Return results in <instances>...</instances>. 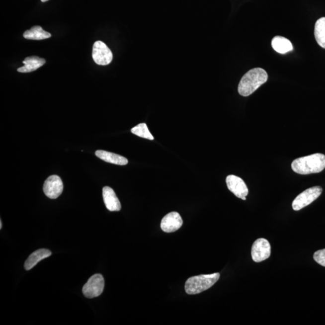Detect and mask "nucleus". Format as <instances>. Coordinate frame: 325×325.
I'll use <instances>...</instances> for the list:
<instances>
[{
    "instance_id": "obj_16",
    "label": "nucleus",
    "mask_w": 325,
    "mask_h": 325,
    "mask_svg": "<svg viewBox=\"0 0 325 325\" xmlns=\"http://www.w3.org/2000/svg\"><path fill=\"white\" fill-rule=\"evenodd\" d=\"M51 35L47 31L43 30L41 27L34 26L30 30L25 31L24 38L30 40H43L51 38Z\"/></svg>"
},
{
    "instance_id": "obj_12",
    "label": "nucleus",
    "mask_w": 325,
    "mask_h": 325,
    "mask_svg": "<svg viewBox=\"0 0 325 325\" xmlns=\"http://www.w3.org/2000/svg\"><path fill=\"white\" fill-rule=\"evenodd\" d=\"M50 250L46 249H40L31 253L25 261L24 267L25 270H30L35 267L39 261L51 255Z\"/></svg>"
},
{
    "instance_id": "obj_10",
    "label": "nucleus",
    "mask_w": 325,
    "mask_h": 325,
    "mask_svg": "<svg viewBox=\"0 0 325 325\" xmlns=\"http://www.w3.org/2000/svg\"><path fill=\"white\" fill-rule=\"evenodd\" d=\"M182 219L180 215L177 212H173L168 213L162 219L161 229L165 233H173L178 230L182 227Z\"/></svg>"
},
{
    "instance_id": "obj_14",
    "label": "nucleus",
    "mask_w": 325,
    "mask_h": 325,
    "mask_svg": "<svg viewBox=\"0 0 325 325\" xmlns=\"http://www.w3.org/2000/svg\"><path fill=\"white\" fill-rule=\"evenodd\" d=\"M95 155L98 158L102 160L105 162L117 165H126L128 161L124 157L116 155V154L108 152L103 150H98L95 152Z\"/></svg>"
},
{
    "instance_id": "obj_20",
    "label": "nucleus",
    "mask_w": 325,
    "mask_h": 325,
    "mask_svg": "<svg viewBox=\"0 0 325 325\" xmlns=\"http://www.w3.org/2000/svg\"><path fill=\"white\" fill-rule=\"evenodd\" d=\"M2 229V221H0V229Z\"/></svg>"
},
{
    "instance_id": "obj_19",
    "label": "nucleus",
    "mask_w": 325,
    "mask_h": 325,
    "mask_svg": "<svg viewBox=\"0 0 325 325\" xmlns=\"http://www.w3.org/2000/svg\"><path fill=\"white\" fill-rule=\"evenodd\" d=\"M313 258L318 264L325 267V249L316 251L314 253Z\"/></svg>"
},
{
    "instance_id": "obj_11",
    "label": "nucleus",
    "mask_w": 325,
    "mask_h": 325,
    "mask_svg": "<svg viewBox=\"0 0 325 325\" xmlns=\"http://www.w3.org/2000/svg\"><path fill=\"white\" fill-rule=\"evenodd\" d=\"M102 196L105 207L110 212H119L121 209V205L116 193L112 188L105 186L102 189Z\"/></svg>"
},
{
    "instance_id": "obj_6",
    "label": "nucleus",
    "mask_w": 325,
    "mask_h": 325,
    "mask_svg": "<svg viewBox=\"0 0 325 325\" xmlns=\"http://www.w3.org/2000/svg\"><path fill=\"white\" fill-rule=\"evenodd\" d=\"M92 58L97 65L105 66L112 61L113 54L106 44L98 41L93 44Z\"/></svg>"
},
{
    "instance_id": "obj_17",
    "label": "nucleus",
    "mask_w": 325,
    "mask_h": 325,
    "mask_svg": "<svg viewBox=\"0 0 325 325\" xmlns=\"http://www.w3.org/2000/svg\"><path fill=\"white\" fill-rule=\"evenodd\" d=\"M315 36L318 44L325 49V17H322L316 21Z\"/></svg>"
},
{
    "instance_id": "obj_4",
    "label": "nucleus",
    "mask_w": 325,
    "mask_h": 325,
    "mask_svg": "<svg viewBox=\"0 0 325 325\" xmlns=\"http://www.w3.org/2000/svg\"><path fill=\"white\" fill-rule=\"evenodd\" d=\"M322 191L323 189L320 186L311 187L304 191L293 201V209L299 211L312 204L320 196Z\"/></svg>"
},
{
    "instance_id": "obj_1",
    "label": "nucleus",
    "mask_w": 325,
    "mask_h": 325,
    "mask_svg": "<svg viewBox=\"0 0 325 325\" xmlns=\"http://www.w3.org/2000/svg\"><path fill=\"white\" fill-rule=\"evenodd\" d=\"M267 79L266 71L262 68H253L248 71L242 78L239 82L238 92L242 96H249L264 84Z\"/></svg>"
},
{
    "instance_id": "obj_21",
    "label": "nucleus",
    "mask_w": 325,
    "mask_h": 325,
    "mask_svg": "<svg viewBox=\"0 0 325 325\" xmlns=\"http://www.w3.org/2000/svg\"><path fill=\"white\" fill-rule=\"evenodd\" d=\"M47 1H48V0H41L42 2H46Z\"/></svg>"
},
{
    "instance_id": "obj_13",
    "label": "nucleus",
    "mask_w": 325,
    "mask_h": 325,
    "mask_svg": "<svg viewBox=\"0 0 325 325\" xmlns=\"http://www.w3.org/2000/svg\"><path fill=\"white\" fill-rule=\"evenodd\" d=\"M24 66L18 68L19 73H27L33 72L44 65L46 61L44 59L37 56H31L25 58L23 61Z\"/></svg>"
},
{
    "instance_id": "obj_7",
    "label": "nucleus",
    "mask_w": 325,
    "mask_h": 325,
    "mask_svg": "<svg viewBox=\"0 0 325 325\" xmlns=\"http://www.w3.org/2000/svg\"><path fill=\"white\" fill-rule=\"evenodd\" d=\"M270 253V244L266 239H258L253 244L251 255L253 260L256 263L266 260L269 258Z\"/></svg>"
},
{
    "instance_id": "obj_18",
    "label": "nucleus",
    "mask_w": 325,
    "mask_h": 325,
    "mask_svg": "<svg viewBox=\"0 0 325 325\" xmlns=\"http://www.w3.org/2000/svg\"><path fill=\"white\" fill-rule=\"evenodd\" d=\"M131 132L134 135L138 136L140 138L149 139L151 141H153L155 139L152 134L150 133L149 129H148L147 124L145 123H141L136 125V127H133L131 130Z\"/></svg>"
},
{
    "instance_id": "obj_9",
    "label": "nucleus",
    "mask_w": 325,
    "mask_h": 325,
    "mask_svg": "<svg viewBox=\"0 0 325 325\" xmlns=\"http://www.w3.org/2000/svg\"><path fill=\"white\" fill-rule=\"evenodd\" d=\"M226 182L228 189L235 194L237 197L246 200V196L249 193V190L243 179L239 176L230 175L227 176Z\"/></svg>"
},
{
    "instance_id": "obj_5",
    "label": "nucleus",
    "mask_w": 325,
    "mask_h": 325,
    "mask_svg": "<svg viewBox=\"0 0 325 325\" xmlns=\"http://www.w3.org/2000/svg\"><path fill=\"white\" fill-rule=\"evenodd\" d=\"M104 283V279L102 275H94L91 276L82 287V293L87 298L98 297L103 292Z\"/></svg>"
},
{
    "instance_id": "obj_8",
    "label": "nucleus",
    "mask_w": 325,
    "mask_h": 325,
    "mask_svg": "<svg viewBox=\"0 0 325 325\" xmlns=\"http://www.w3.org/2000/svg\"><path fill=\"white\" fill-rule=\"evenodd\" d=\"M64 190V184L61 177L51 175L45 180L43 187L45 195L50 199H56L61 195Z\"/></svg>"
},
{
    "instance_id": "obj_2",
    "label": "nucleus",
    "mask_w": 325,
    "mask_h": 325,
    "mask_svg": "<svg viewBox=\"0 0 325 325\" xmlns=\"http://www.w3.org/2000/svg\"><path fill=\"white\" fill-rule=\"evenodd\" d=\"M292 168L295 172L301 175L321 172L325 168V156L316 153L296 159L292 162Z\"/></svg>"
},
{
    "instance_id": "obj_3",
    "label": "nucleus",
    "mask_w": 325,
    "mask_h": 325,
    "mask_svg": "<svg viewBox=\"0 0 325 325\" xmlns=\"http://www.w3.org/2000/svg\"><path fill=\"white\" fill-rule=\"evenodd\" d=\"M220 278V273L192 276L187 279L185 290L188 295H196L210 289Z\"/></svg>"
},
{
    "instance_id": "obj_15",
    "label": "nucleus",
    "mask_w": 325,
    "mask_h": 325,
    "mask_svg": "<svg viewBox=\"0 0 325 325\" xmlns=\"http://www.w3.org/2000/svg\"><path fill=\"white\" fill-rule=\"evenodd\" d=\"M272 47L279 54H286L293 50V45L289 39L283 36H275L272 41Z\"/></svg>"
}]
</instances>
